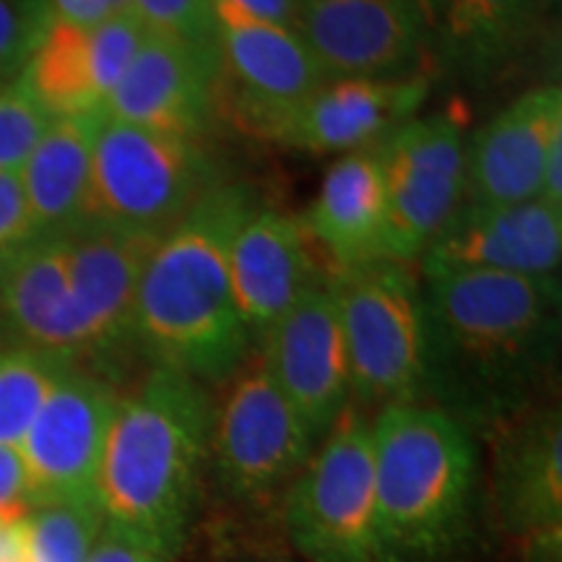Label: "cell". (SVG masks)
<instances>
[{"mask_svg": "<svg viewBox=\"0 0 562 562\" xmlns=\"http://www.w3.org/2000/svg\"><path fill=\"white\" fill-rule=\"evenodd\" d=\"M381 562H453L474 524L480 459L467 425L427 404L372 419Z\"/></svg>", "mask_w": 562, "mask_h": 562, "instance_id": "277c9868", "label": "cell"}, {"mask_svg": "<svg viewBox=\"0 0 562 562\" xmlns=\"http://www.w3.org/2000/svg\"><path fill=\"white\" fill-rule=\"evenodd\" d=\"M349 355L357 409L425 404L427 305L409 263L372 261L341 269L331 281Z\"/></svg>", "mask_w": 562, "mask_h": 562, "instance_id": "5b68a950", "label": "cell"}, {"mask_svg": "<svg viewBox=\"0 0 562 562\" xmlns=\"http://www.w3.org/2000/svg\"><path fill=\"white\" fill-rule=\"evenodd\" d=\"M562 144V89L524 91L467 138V201L508 206L539 199L550 154Z\"/></svg>", "mask_w": 562, "mask_h": 562, "instance_id": "d6986e66", "label": "cell"}, {"mask_svg": "<svg viewBox=\"0 0 562 562\" xmlns=\"http://www.w3.org/2000/svg\"><path fill=\"white\" fill-rule=\"evenodd\" d=\"M0 328L11 347L79 368L91 362L89 334L70 290L63 232L30 237L0 261Z\"/></svg>", "mask_w": 562, "mask_h": 562, "instance_id": "2e32d148", "label": "cell"}, {"mask_svg": "<svg viewBox=\"0 0 562 562\" xmlns=\"http://www.w3.org/2000/svg\"><path fill=\"white\" fill-rule=\"evenodd\" d=\"M292 544L307 562H381L375 531L372 419L349 404L281 501Z\"/></svg>", "mask_w": 562, "mask_h": 562, "instance_id": "ba28073f", "label": "cell"}, {"mask_svg": "<svg viewBox=\"0 0 562 562\" xmlns=\"http://www.w3.org/2000/svg\"><path fill=\"white\" fill-rule=\"evenodd\" d=\"M552 0H425L430 53L467 81H490L529 50Z\"/></svg>", "mask_w": 562, "mask_h": 562, "instance_id": "603a6c76", "label": "cell"}, {"mask_svg": "<svg viewBox=\"0 0 562 562\" xmlns=\"http://www.w3.org/2000/svg\"><path fill=\"white\" fill-rule=\"evenodd\" d=\"M302 227L339 271L389 261V199L375 146L341 154L328 167Z\"/></svg>", "mask_w": 562, "mask_h": 562, "instance_id": "cb8c5ba5", "label": "cell"}, {"mask_svg": "<svg viewBox=\"0 0 562 562\" xmlns=\"http://www.w3.org/2000/svg\"><path fill=\"white\" fill-rule=\"evenodd\" d=\"M220 110V58L214 45L144 34L104 108L110 121L201 140Z\"/></svg>", "mask_w": 562, "mask_h": 562, "instance_id": "9a60e30c", "label": "cell"}, {"mask_svg": "<svg viewBox=\"0 0 562 562\" xmlns=\"http://www.w3.org/2000/svg\"><path fill=\"white\" fill-rule=\"evenodd\" d=\"M427 305V398L469 427L529 409L558 344V277L422 271Z\"/></svg>", "mask_w": 562, "mask_h": 562, "instance_id": "6da1fadb", "label": "cell"}, {"mask_svg": "<svg viewBox=\"0 0 562 562\" xmlns=\"http://www.w3.org/2000/svg\"><path fill=\"white\" fill-rule=\"evenodd\" d=\"M214 404L170 368H151L121 396L104 438L94 495L104 521L175 560L191 537L209 472Z\"/></svg>", "mask_w": 562, "mask_h": 562, "instance_id": "3957f363", "label": "cell"}, {"mask_svg": "<svg viewBox=\"0 0 562 562\" xmlns=\"http://www.w3.org/2000/svg\"><path fill=\"white\" fill-rule=\"evenodd\" d=\"M492 501L518 544L562 533V417L558 406L521 409L492 425Z\"/></svg>", "mask_w": 562, "mask_h": 562, "instance_id": "ffe728a7", "label": "cell"}, {"mask_svg": "<svg viewBox=\"0 0 562 562\" xmlns=\"http://www.w3.org/2000/svg\"><path fill=\"white\" fill-rule=\"evenodd\" d=\"M110 3H112V11H115V13H128L131 0H110Z\"/></svg>", "mask_w": 562, "mask_h": 562, "instance_id": "74e56055", "label": "cell"}, {"mask_svg": "<svg viewBox=\"0 0 562 562\" xmlns=\"http://www.w3.org/2000/svg\"><path fill=\"white\" fill-rule=\"evenodd\" d=\"M87 562H170L161 558L157 550H151L149 544H144L140 539L131 537L128 531L117 529L104 521V529L91 547Z\"/></svg>", "mask_w": 562, "mask_h": 562, "instance_id": "d6a6232c", "label": "cell"}, {"mask_svg": "<svg viewBox=\"0 0 562 562\" xmlns=\"http://www.w3.org/2000/svg\"><path fill=\"white\" fill-rule=\"evenodd\" d=\"M34 562H87L104 529V513L97 497L34 505L21 524Z\"/></svg>", "mask_w": 562, "mask_h": 562, "instance_id": "4316f807", "label": "cell"}, {"mask_svg": "<svg viewBox=\"0 0 562 562\" xmlns=\"http://www.w3.org/2000/svg\"><path fill=\"white\" fill-rule=\"evenodd\" d=\"M375 154L389 199V261H419L467 201V136L451 115H414L378 140Z\"/></svg>", "mask_w": 562, "mask_h": 562, "instance_id": "9c48e42d", "label": "cell"}, {"mask_svg": "<svg viewBox=\"0 0 562 562\" xmlns=\"http://www.w3.org/2000/svg\"><path fill=\"white\" fill-rule=\"evenodd\" d=\"M562 209L533 199L508 206L463 203L419 256L422 271L469 269L516 277H558Z\"/></svg>", "mask_w": 562, "mask_h": 562, "instance_id": "ac0fdd59", "label": "cell"}, {"mask_svg": "<svg viewBox=\"0 0 562 562\" xmlns=\"http://www.w3.org/2000/svg\"><path fill=\"white\" fill-rule=\"evenodd\" d=\"M30 484L19 448L0 446V526H19L32 513Z\"/></svg>", "mask_w": 562, "mask_h": 562, "instance_id": "4dcf8cb0", "label": "cell"}, {"mask_svg": "<svg viewBox=\"0 0 562 562\" xmlns=\"http://www.w3.org/2000/svg\"><path fill=\"white\" fill-rule=\"evenodd\" d=\"M256 209L248 188L220 182L154 245L133 326L151 368L224 383L248 360L252 339L232 297L229 248Z\"/></svg>", "mask_w": 562, "mask_h": 562, "instance_id": "7a4b0ae2", "label": "cell"}, {"mask_svg": "<svg viewBox=\"0 0 562 562\" xmlns=\"http://www.w3.org/2000/svg\"><path fill=\"white\" fill-rule=\"evenodd\" d=\"M32 237L19 175H0V261Z\"/></svg>", "mask_w": 562, "mask_h": 562, "instance_id": "1f68e13d", "label": "cell"}, {"mask_svg": "<svg viewBox=\"0 0 562 562\" xmlns=\"http://www.w3.org/2000/svg\"><path fill=\"white\" fill-rule=\"evenodd\" d=\"M50 123L19 79L0 83V175H19Z\"/></svg>", "mask_w": 562, "mask_h": 562, "instance_id": "83f0119b", "label": "cell"}, {"mask_svg": "<svg viewBox=\"0 0 562 562\" xmlns=\"http://www.w3.org/2000/svg\"><path fill=\"white\" fill-rule=\"evenodd\" d=\"M211 3L227 5V9L243 13L248 19L263 21V24L297 32L302 0H211Z\"/></svg>", "mask_w": 562, "mask_h": 562, "instance_id": "836d02e7", "label": "cell"}, {"mask_svg": "<svg viewBox=\"0 0 562 562\" xmlns=\"http://www.w3.org/2000/svg\"><path fill=\"white\" fill-rule=\"evenodd\" d=\"M50 16L45 0H0V83L21 74Z\"/></svg>", "mask_w": 562, "mask_h": 562, "instance_id": "f546056e", "label": "cell"}, {"mask_svg": "<svg viewBox=\"0 0 562 562\" xmlns=\"http://www.w3.org/2000/svg\"><path fill=\"white\" fill-rule=\"evenodd\" d=\"M214 186L220 180L201 140L102 117L81 222L161 237Z\"/></svg>", "mask_w": 562, "mask_h": 562, "instance_id": "8992f818", "label": "cell"}, {"mask_svg": "<svg viewBox=\"0 0 562 562\" xmlns=\"http://www.w3.org/2000/svg\"><path fill=\"white\" fill-rule=\"evenodd\" d=\"M128 13L146 34L214 45L211 0H131Z\"/></svg>", "mask_w": 562, "mask_h": 562, "instance_id": "f1b7e54d", "label": "cell"}, {"mask_svg": "<svg viewBox=\"0 0 562 562\" xmlns=\"http://www.w3.org/2000/svg\"><path fill=\"white\" fill-rule=\"evenodd\" d=\"M521 562H562V533L524 542Z\"/></svg>", "mask_w": 562, "mask_h": 562, "instance_id": "8d00e7d4", "label": "cell"}, {"mask_svg": "<svg viewBox=\"0 0 562 562\" xmlns=\"http://www.w3.org/2000/svg\"><path fill=\"white\" fill-rule=\"evenodd\" d=\"M427 79H331L279 117L266 140L307 154H351L375 146L412 121L427 100Z\"/></svg>", "mask_w": 562, "mask_h": 562, "instance_id": "e0dca14e", "label": "cell"}, {"mask_svg": "<svg viewBox=\"0 0 562 562\" xmlns=\"http://www.w3.org/2000/svg\"><path fill=\"white\" fill-rule=\"evenodd\" d=\"M70 290L89 334L91 362H112L136 347V294L159 237L131 235L97 224L63 232Z\"/></svg>", "mask_w": 562, "mask_h": 562, "instance_id": "44dd1931", "label": "cell"}, {"mask_svg": "<svg viewBox=\"0 0 562 562\" xmlns=\"http://www.w3.org/2000/svg\"><path fill=\"white\" fill-rule=\"evenodd\" d=\"M55 19L76 26H97L115 16L110 0H45Z\"/></svg>", "mask_w": 562, "mask_h": 562, "instance_id": "e575fe53", "label": "cell"}, {"mask_svg": "<svg viewBox=\"0 0 562 562\" xmlns=\"http://www.w3.org/2000/svg\"><path fill=\"white\" fill-rule=\"evenodd\" d=\"M104 115L55 117L19 170L32 237L66 232L81 222L91 151Z\"/></svg>", "mask_w": 562, "mask_h": 562, "instance_id": "d4e9b609", "label": "cell"}, {"mask_svg": "<svg viewBox=\"0 0 562 562\" xmlns=\"http://www.w3.org/2000/svg\"><path fill=\"white\" fill-rule=\"evenodd\" d=\"M243 562H286V560H243Z\"/></svg>", "mask_w": 562, "mask_h": 562, "instance_id": "f35d334b", "label": "cell"}, {"mask_svg": "<svg viewBox=\"0 0 562 562\" xmlns=\"http://www.w3.org/2000/svg\"><path fill=\"white\" fill-rule=\"evenodd\" d=\"M211 13L220 58V102L227 97L237 125L263 138L326 76L294 30L263 24L220 3H211Z\"/></svg>", "mask_w": 562, "mask_h": 562, "instance_id": "8fae6325", "label": "cell"}, {"mask_svg": "<svg viewBox=\"0 0 562 562\" xmlns=\"http://www.w3.org/2000/svg\"><path fill=\"white\" fill-rule=\"evenodd\" d=\"M70 368L24 347L0 349V446H21L42 404Z\"/></svg>", "mask_w": 562, "mask_h": 562, "instance_id": "484cf974", "label": "cell"}, {"mask_svg": "<svg viewBox=\"0 0 562 562\" xmlns=\"http://www.w3.org/2000/svg\"><path fill=\"white\" fill-rule=\"evenodd\" d=\"M297 34L331 79H414L430 55L425 0H302Z\"/></svg>", "mask_w": 562, "mask_h": 562, "instance_id": "30bf717a", "label": "cell"}, {"mask_svg": "<svg viewBox=\"0 0 562 562\" xmlns=\"http://www.w3.org/2000/svg\"><path fill=\"white\" fill-rule=\"evenodd\" d=\"M117 402L100 372L70 368L60 378L19 446L32 505L97 497V469Z\"/></svg>", "mask_w": 562, "mask_h": 562, "instance_id": "7c38bea8", "label": "cell"}, {"mask_svg": "<svg viewBox=\"0 0 562 562\" xmlns=\"http://www.w3.org/2000/svg\"><path fill=\"white\" fill-rule=\"evenodd\" d=\"M258 341L273 383L321 442L351 402L347 341L331 284L307 292Z\"/></svg>", "mask_w": 562, "mask_h": 562, "instance_id": "5bb4252c", "label": "cell"}, {"mask_svg": "<svg viewBox=\"0 0 562 562\" xmlns=\"http://www.w3.org/2000/svg\"><path fill=\"white\" fill-rule=\"evenodd\" d=\"M229 284L235 307L258 341L281 315L321 286L311 235L300 220L273 209H256L229 248Z\"/></svg>", "mask_w": 562, "mask_h": 562, "instance_id": "7402d4cb", "label": "cell"}, {"mask_svg": "<svg viewBox=\"0 0 562 562\" xmlns=\"http://www.w3.org/2000/svg\"><path fill=\"white\" fill-rule=\"evenodd\" d=\"M144 34L131 13H115L97 26L50 16L16 79L53 121L104 115Z\"/></svg>", "mask_w": 562, "mask_h": 562, "instance_id": "4fadbf2b", "label": "cell"}, {"mask_svg": "<svg viewBox=\"0 0 562 562\" xmlns=\"http://www.w3.org/2000/svg\"><path fill=\"white\" fill-rule=\"evenodd\" d=\"M224 383L211 422V480L237 508H269L284 501L318 440L273 383L261 351H250Z\"/></svg>", "mask_w": 562, "mask_h": 562, "instance_id": "52a82bcc", "label": "cell"}, {"mask_svg": "<svg viewBox=\"0 0 562 562\" xmlns=\"http://www.w3.org/2000/svg\"><path fill=\"white\" fill-rule=\"evenodd\" d=\"M0 562H34L21 524L0 526Z\"/></svg>", "mask_w": 562, "mask_h": 562, "instance_id": "d590c367", "label": "cell"}]
</instances>
